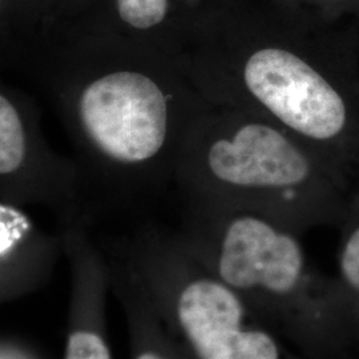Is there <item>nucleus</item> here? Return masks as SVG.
<instances>
[{
    "label": "nucleus",
    "instance_id": "1",
    "mask_svg": "<svg viewBox=\"0 0 359 359\" xmlns=\"http://www.w3.org/2000/svg\"><path fill=\"white\" fill-rule=\"evenodd\" d=\"M50 96L76 151L90 221L175 184L193 130L210 111L179 57L93 35H68L20 67Z\"/></svg>",
    "mask_w": 359,
    "mask_h": 359
},
{
    "label": "nucleus",
    "instance_id": "2",
    "mask_svg": "<svg viewBox=\"0 0 359 359\" xmlns=\"http://www.w3.org/2000/svg\"><path fill=\"white\" fill-rule=\"evenodd\" d=\"M206 99L293 133L359 182V23L228 0L180 57Z\"/></svg>",
    "mask_w": 359,
    "mask_h": 359
},
{
    "label": "nucleus",
    "instance_id": "3",
    "mask_svg": "<svg viewBox=\"0 0 359 359\" xmlns=\"http://www.w3.org/2000/svg\"><path fill=\"white\" fill-rule=\"evenodd\" d=\"M181 236L209 269L306 359H359L337 276L309 261L302 234L243 208L184 200Z\"/></svg>",
    "mask_w": 359,
    "mask_h": 359
},
{
    "label": "nucleus",
    "instance_id": "4",
    "mask_svg": "<svg viewBox=\"0 0 359 359\" xmlns=\"http://www.w3.org/2000/svg\"><path fill=\"white\" fill-rule=\"evenodd\" d=\"M175 185L182 201L253 210L304 234L338 228L357 184L283 127L213 105L193 130Z\"/></svg>",
    "mask_w": 359,
    "mask_h": 359
},
{
    "label": "nucleus",
    "instance_id": "5",
    "mask_svg": "<svg viewBox=\"0 0 359 359\" xmlns=\"http://www.w3.org/2000/svg\"><path fill=\"white\" fill-rule=\"evenodd\" d=\"M189 359H306L194 255L179 231L144 225L102 243Z\"/></svg>",
    "mask_w": 359,
    "mask_h": 359
},
{
    "label": "nucleus",
    "instance_id": "6",
    "mask_svg": "<svg viewBox=\"0 0 359 359\" xmlns=\"http://www.w3.org/2000/svg\"><path fill=\"white\" fill-rule=\"evenodd\" d=\"M35 100L1 83L0 201L50 209L59 228L90 226L81 176L75 160L46 142Z\"/></svg>",
    "mask_w": 359,
    "mask_h": 359
},
{
    "label": "nucleus",
    "instance_id": "7",
    "mask_svg": "<svg viewBox=\"0 0 359 359\" xmlns=\"http://www.w3.org/2000/svg\"><path fill=\"white\" fill-rule=\"evenodd\" d=\"M226 3L228 0H84L75 25L62 38L93 35L117 39L180 59L200 29Z\"/></svg>",
    "mask_w": 359,
    "mask_h": 359
},
{
    "label": "nucleus",
    "instance_id": "8",
    "mask_svg": "<svg viewBox=\"0 0 359 359\" xmlns=\"http://www.w3.org/2000/svg\"><path fill=\"white\" fill-rule=\"evenodd\" d=\"M65 255L59 231L50 236L32 222L23 206L0 201V299L31 294L48 283Z\"/></svg>",
    "mask_w": 359,
    "mask_h": 359
},
{
    "label": "nucleus",
    "instance_id": "9",
    "mask_svg": "<svg viewBox=\"0 0 359 359\" xmlns=\"http://www.w3.org/2000/svg\"><path fill=\"white\" fill-rule=\"evenodd\" d=\"M84 0H0L1 57L20 67L75 25Z\"/></svg>",
    "mask_w": 359,
    "mask_h": 359
},
{
    "label": "nucleus",
    "instance_id": "10",
    "mask_svg": "<svg viewBox=\"0 0 359 359\" xmlns=\"http://www.w3.org/2000/svg\"><path fill=\"white\" fill-rule=\"evenodd\" d=\"M103 250L111 290L126 316L130 359H189L128 271Z\"/></svg>",
    "mask_w": 359,
    "mask_h": 359
},
{
    "label": "nucleus",
    "instance_id": "11",
    "mask_svg": "<svg viewBox=\"0 0 359 359\" xmlns=\"http://www.w3.org/2000/svg\"><path fill=\"white\" fill-rule=\"evenodd\" d=\"M338 283L346 306L351 339L359 355V182L350 196L341 225Z\"/></svg>",
    "mask_w": 359,
    "mask_h": 359
},
{
    "label": "nucleus",
    "instance_id": "12",
    "mask_svg": "<svg viewBox=\"0 0 359 359\" xmlns=\"http://www.w3.org/2000/svg\"><path fill=\"white\" fill-rule=\"evenodd\" d=\"M277 6L326 22L359 23V0H270Z\"/></svg>",
    "mask_w": 359,
    "mask_h": 359
},
{
    "label": "nucleus",
    "instance_id": "13",
    "mask_svg": "<svg viewBox=\"0 0 359 359\" xmlns=\"http://www.w3.org/2000/svg\"><path fill=\"white\" fill-rule=\"evenodd\" d=\"M0 359H38V357L31 350L13 342L11 339H3Z\"/></svg>",
    "mask_w": 359,
    "mask_h": 359
}]
</instances>
